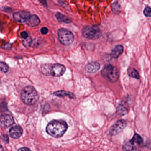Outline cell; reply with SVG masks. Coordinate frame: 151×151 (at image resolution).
<instances>
[{"label":"cell","mask_w":151,"mask_h":151,"mask_svg":"<svg viewBox=\"0 0 151 151\" xmlns=\"http://www.w3.org/2000/svg\"><path fill=\"white\" fill-rule=\"evenodd\" d=\"M101 73L104 78L112 83L117 82L120 76L117 68L111 64L106 65L101 70Z\"/></svg>","instance_id":"3957f363"},{"label":"cell","mask_w":151,"mask_h":151,"mask_svg":"<svg viewBox=\"0 0 151 151\" xmlns=\"http://www.w3.org/2000/svg\"><path fill=\"white\" fill-rule=\"evenodd\" d=\"M53 95L59 97H69L70 99H74L75 95L74 93L65 91H59L53 93Z\"/></svg>","instance_id":"5bb4252c"},{"label":"cell","mask_w":151,"mask_h":151,"mask_svg":"<svg viewBox=\"0 0 151 151\" xmlns=\"http://www.w3.org/2000/svg\"><path fill=\"white\" fill-rule=\"evenodd\" d=\"M127 124L126 121L123 119L117 121L110 128L109 131L110 135L115 136L120 133L126 127Z\"/></svg>","instance_id":"52a82bcc"},{"label":"cell","mask_w":151,"mask_h":151,"mask_svg":"<svg viewBox=\"0 0 151 151\" xmlns=\"http://www.w3.org/2000/svg\"><path fill=\"white\" fill-rule=\"evenodd\" d=\"M112 11L115 13H118L121 11V7L118 2H115L112 5Z\"/></svg>","instance_id":"ffe728a7"},{"label":"cell","mask_w":151,"mask_h":151,"mask_svg":"<svg viewBox=\"0 0 151 151\" xmlns=\"http://www.w3.org/2000/svg\"><path fill=\"white\" fill-rule=\"evenodd\" d=\"M124 47L122 45H118L115 46L112 50L110 55L114 59L118 58L123 52Z\"/></svg>","instance_id":"4fadbf2b"},{"label":"cell","mask_w":151,"mask_h":151,"mask_svg":"<svg viewBox=\"0 0 151 151\" xmlns=\"http://www.w3.org/2000/svg\"><path fill=\"white\" fill-rule=\"evenodd\" d=\"M68 125L63 120H53L48 123L46 131L50 136L55 138L62 137L68 129Z\"/></svg>","instance_id":"6da1fadb"},{"label":"cell","mask_w":151,"mask_h":151,"mask_svg":"<svg viewBox=\"0 0 151 151\" xmlns=\"http://www.w3.org/2000/svg\"><path fill=\"white\" fill-rule=\"evenodd\" d=\"M128 74L129 76L136 79H139L140 76L137 70L134 68H129L128 70Z\"/></svg>","instance_id":"ac0fdd59"},{"label":"cell","mask_w":151,"mask_h":151,"mask_svg":"<svg viewBox=\"0 0 151 151\" xmlns=\"http://www.w3.org/2000/svg\"><path fill=\"white\" fill-rule=\"evenodd\" d=\"M128 109L125 107L123 103H122L118 105L117 108V113L118 114L121 116H124L128 113Z\"/></svg>","instance_id":"e0dca14e"},{"label":"cell","mask_w":151,"mask_h":151,"mask_svg":"<svg viewBox=\"0 0 151 151\" xmlns=\"http://www.w3.org/2000/svg\"><path fill=\"white\" fill-rule=\"evenodd\" d=\"M57 33L59 40L62 45L68 46L73 43L74 36L70 31L65 29H60Z\"/></svg>","instance_id":"5b68a950"},{"label":"cell","mask_w":151,"mask_h":151,"mask_svg":"<svg viewBox=\"0 0 151 151\" xmlns=\"http://www.w3.org/2000/svg\"><path fill=\"white\" fill-rule=\"evenodd\" d=\"M100 69V64L97 62H92L88 63L85 68V70L88 73H95Z\"/></svg>","instance_id":"8fae6325"},{"label":"cell","mask_w":151,"mask_h":151,"mask_svg":"<svg viewBox=\"0 0 151 151\" xmlns=\"http://www.w3.org/2000/svg\"><path fill=\"white\" fill-rule=\"evenodd\" d=\"M40 1L43 4V5H47V3L46 2V0H40Z\"/></svg>","instance_id":"484cf974"},{"label":"cell","mask_w":151,"mask_h":151,"mask_svg":"<svg viewBox=\"0 0 151 151\" xmlns=\"http://www.w3.org/2000/svg\"><path fill=\"white\" fill-rule=\"evenodd\" d=\"M30 15V12L27 11H22L14 13L13 15V17L16 22L19 23H25Z\"/></svg>","instance_id":"ba28073f"},{"label":"cell","mask_w":151,"mask_h":151,"mask_svg":"<svg viewBox=\"0 0 151 151\" xmlns=\"http://www.w3.org/2000/svg\"><path fill=\"white\" fill-rule=\"evenodd\" d=\"M42 73L47 76H53L54 77H60L64 74L66 71V68L65 66L62 64H57L53 65H50L47 66V65L43 66L42 68Z\"/></svg>","instance_id":"277c9868"},{"label":"cell","mask_w":151,"mask_h":151,"mask_svg":"<svg viewBox=\"0 0 151 151\" xmlns=\"http://www.w3.org/2000/svg\"><path fill=\"white\" fill-rule=\"evenodd\" d=\"M1 70L4 73H7L9 70L8 66L2 62L1 63Z\"/></svg>","instance_id":"44dd1931"},{"label":"cell","mask_w":151,"mask_h":151,"mask_svg":"<svg viewBox=\"0 0 151 151\" xmlns=\"http://www.w3.org/2000/svg\"><path fill=\"white\" fill-rule=\"evenodd\" d=\"M19 151H28V150H30L29 148H28V147H23V148H20V149H18Z\"/></svg>","instance_id":"d4e9b609"},{"label":"cell","mask_w":151,"mask_h":151,"mask_svg":"<svg viewBox=\"0 0 151 151\" xmlns=\"http://www.w3.org/2000/svg\"><path fill=\"white\" fill-rule=\"evenodd\" d=\"M55 17H56L57 21L60 22L64 23L65 24H70L72 22L71 20L68 17L59 12L56 14Z\"/></svg>","instance_id":"9a60e30c"},{"label":"cell","mask_w":151,"mask_h":151,"mask_svg":"<svg viewBox=\"0 0 151 151\" xmlns=\"http://www.w3.org/2000/svg\"><path fill=\"white\" fill-rule=\"evenodd\" d=\"M23 130L22 128L19 125L12 127L9 130V135L14 139H18L22 135Z\"/></svg>","instance_id":"30bf717a"},{"label":"cell","mask_w":151,"mask_h":151,"mask_svg":"<svg viewBox=\"0 0 151 151\" xmlns=\"http://www.w3.org/2000/svg\"><path fill=\"white\" fill-rule=\"evenodd\" d=\"M144 15L146 17H151V8L147 7L144 9L143 11Z\"/></svg>","instance_id":"7402d4cb"},{"label":"cell","mask_w":151,"mask_h":151,"mask_svg":"<svg viewBox=\"0 0 151 151\" xmlns=\"http://www.w3.org/2000/svg\"><path fill=\"white\" fill-rule=\"evenodd\" d=\"M21 37L24 39H27L29 37V34L26 31H23L21 33Z\"/></svg>","instance_id":"603a6c76"},{"label":"cell","mask_w":151,"mask_h":151,"mask_svg":"<svg viewBox=\"0 0 151 151\" xmlns=\"http://www.w3.org/2000/svg\"><path fill=\"white\" fill-rule=\"evenodd\" d=\"M40 32H41V33L43 34V35H46V34L48 33V29L46 27H43V28L41 29Z\"/></svg>","instance_id":"cb8c5ba5"},{"label":"cell","mask_w":151,"mask_h":151,"mask_svg":"<svg viewBox=\"0 0 151 151\" xmlns=\"http://www.w3.org/2000/svg\"><path fill=\"white\" fill-rule=\"evenodd\" d=\"M14 119L12 116L9 114H3L1 117V125L3 128L10 127L14 123Z\"/></svg>","instance_id":"9c48e42d"},{"label":"cell","mask_w":151,"mask_h":151,"mask_svg":"<svg viewBox=\"0 0 151 151\" xmlns=\"http://www.w3.org/2000/svg\"><path fill=\"white\" fill-rule=\"evenodd\" d=\"M21 99L23 102L26 105H34L38 100V94L34 87L28 86L22 91Z\"/></svg>","instance_id":"7a4b0ae2"},{"label":"cell","mask_w":151,"mask_h":151,"mask_svg":"<svg viewBox=\"0 0 151 151\" xmlns=\"http://www.w3.org/2000/svg\"><path fill=\"white\" fill-rule=\"evenodd\" d=\"M82 33L84 37L89 39H98L102 35L101 31L98 28L89 26L83 27Z\"/></svg>","instance_id":"8992f818"},{"label":"cell","mask_w":151,"mask_h":151,"mask_svg":"<svg viewBox=\"0 0 151 151\" xmlns=\"http://www.w3.org/2000/svg\"><path fill=\"white\" fill-rule=\"evenodd\" d=\"M123 149L125 151H135L137 150L134 143L129 140V142H126L123 145Z\"/></svg>","instance_id":"2e32d148"},{"label":"cell","mask_w":151,"mask_h":151,"mask_svg":"<svg viewBox=\"0 0 151 151\" xmlns=\"http://www.w3.org/2000/svg\"><path fill=\"white\" fill-rule=\"evenodd\" d=\"M40 22V20L38 16L36 15H31L25 22V23L29 27H35L37 26Z\"/></svg>","instance_id":"7c38bea8"},{"label":"cell","mask_w":151,"mask_h":151,"mask_svg":"<svg viewBox=\"0 0 151 151\" xmlns=\"http://www.w3.org/2000/svg\"><path fill=\"white\" fill-rule=\"evenodd\" d=\"M131 141L134 143H137V145H141L143 144V139L142 138L139 134H135L132 138L131 139Z\"/></svg>","instance_id":"d6986e66"}]
</instances>
